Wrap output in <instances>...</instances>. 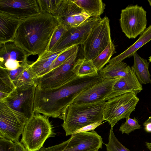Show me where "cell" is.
<instances>
[{
    "instance_id": "cell-28",
    "label": "cell",
    "mask_w": 151,
    "mask_h": 151,
    "mask_svg": "<svg viewBox=\"0 0 151 151\" xmlns=\"http://www.w3.org/2000/svg\"><path fill=\"white\" fill-rule=\"evenodd\" d=\"M40 13H47L54 15L62 0H37Z\"/></svg>"
},
{
    "instance_id": "cell-39",
    "label": "cell",
    "mask_w": 151,
    "mask_h": 151,
    "mask_svg": "<svg viewBox=\"0 0 151 151\" xmlns=\"http://www.w3.org/2000/svg\"><path fill=\"white\" fill-rule=\"evenodd\" d=\"M146 146L147 148L151 151V143L149 142H146Z\"/></svg>"
},
{
    "instance_id": "cell-26",
    "label": "cell",
    "mask_w": 151,
    "mask_h": 151,
    "mask_svg": "<svg viewBox=\"0 0 151 151\" xmlns=\"http://www.w3.org/2000/svg\"><path fill=\"white\" fill-rule=\"evenodd\" d=\"M115 52V46L111 41L100 54L92 60L98 71L101 70L109 62L111 57Z\"/></svg>"
},
{
    "instance_id": "cell-34",
    "label": "cell",
    "mask_w": 151,
    "mask_h": 151,
    "mask_svg": "<svg viewBox=\"0 0 151 151\" xmlns=\"http://www.w3.org/2000/svg\"><path fill=\"white\" fill-rule=\"evenodd\" d=\"M29 65L25 67H21L12 70H7V72L11 80L13 82L18 79L23 70Z\"/></svg>"
},
{
    "instance_id": "cell-8",
    "label": "cell",
    "mask_w": 151,
    "mask_h": 151,
    "mask_svg": "<svg viewBox=\"0 0 151 151\" xmlns=\"http://www.w3.org/2000/svg\"><path fill=\"white\" fill-rule=\"evenodd\" d=\"M29 119L4 102H0V137L19 142L25 125Z\"/></svg>"
},
{
    "instance_id": "cell-4",
    "label": "cell",
    "mask_w": 151,
    "mask_h": 151,
    "mask_svg": "<svg viewBox=\"0 0 151 151\" xmlns=\"http://www.w3.org/2000/svg\"><path fill=\"white\" fill-rule=\"evenodd\" d=\"M20 142L28 151H40L46 140L56 135L48 117L35 114L26 122Z\"/></svg>"
},
{
    "instance_id": "cell-14",
    "label": "cell",
    "mask_w": 151,
    "mask_h": 151,
    "mask_svg": "<svg viewBox=\"0 0 151 151\" xmlns=\"http://www.w3.org/2000/svg\"><path fill=\"white\" fill-rule=\"evenodd\" d=\"M0 11L22 20L40 13L37 0H0Z\"/></svg>"
},
{
    "instance_id": "cell-10",
    "label": "cell",
    "mask_w": 151,
    "mask_h": 151,
    "mask_svg": "<svg viewBox=\"0 0 151 151\" xmlns=\"http://www.w3.org/2000/svg\"><path fill=\"white\" fill-rule=\"evenodd\" d=\"M146 11L138 5L122 9L119 20L122 32L129 39H135L146 29Z\"/></svg>"
},
{
    "instance_id": "cell-3",
    "label": "cell",
    "mask_w": 151,
    "mask_h": 151,
    "mask_svg": "<svg viewBox=\"0 0 151 151\" xmlns=\"http://www.w3.org/2000/svg\"><path fill=\"white\" fill-rule=\"evenodd\" d=\"M105 101L81 104H71L65 109L61 119L62 126L68 136L87 125L104 121V111Z\"/></svg>"
},
{
    "instance_id": "cell-13",
    "label": "cell",
    "mask_w": 151,
    "mask_h": 151,
    "mask_svg": "<svg viewBox=\"0 0 151 151\" xmlns=\"http://www.w3.org/2000/svg\"><path fill=\"white\" fill-rule=\"evenodd\" d=\"M29 56L14 41L0 44V67L12 70L27 66Z\"/></svg>"
},
{
    "instance_id": "cell-1",
    "label": "cell",
    "mask_w": 151,
    "mask_h": 151,
    "mask_svg": "<svg viewBox=\"0 0 151 151\" xmlns=\"http://www.w3.org/2000/svg\"><path fill=\"white\" fill-rule=\"evenodd\" d=\"M104 79L99 74L77 76L56 88L41 89L36 87L34 111L48 117L60 119L65 109L81 93Z\"/></svg>"
},
{
    "instance_id": "cell-5",
    "label": "cell",
    "mask_w": 151,
    "mask_h": 151,
    "mask_svg": "<svg viewBox=\"0 0 151 151\" xmlns=\"http://www.w3.org/2000/svg\"><path fill=\"white\" fill-rule=\"evenodd\" d=\"M111 41L109 20L105 17L93 27L81 45L80 58L92 60Z\"/></svg>"
},
{
    "instance_id": "cell-24",
    "label": "cell",
    "mask_w": 151,
    "mask_h": 151,
    "mask_svg": "<svg viewBox=\"0 0 151 151\" xmlns=\"http://www.w3.org/2000/svg\"><path fill=\"white\" fill-rule=\"evenodd\" d=\"M16 88L7 70L0 67V102H4Z\"/></svg>"
},
{
    "instance_id": "cell-6",
    "label": "cell",
    "mask_w": 151,
    "mask_h": 151,
    "mask_svg": "<svg viewBox=\"0 0 151 151\" xmlns=\"http://www.w3.org/2000/svg\"><path fill=\"white\" fill-rule=\"evenodd\" d=\"M139 101V98L134 92L110 99L106 102L104 111V120L113 128L119 120L130 117Z\"/></svg>"
},
{
    "instance_id": "cell-41",
    "label": "cell",
    "mask_w": 151,
    "mask_h": 151,
    "mask_svg": "<svg viewBox=\"0 0 151 151\" xmlns=\"http://www.w3.org/2000/svg\"><path fill=\"white\" fill-rule=\"evenodd\" d=\"M147 1L149 2V5L151 6V0H148Z\"/></svg>"
},
{
    "instance_id": "cell-42",
    "label": "cell",
    "mask_w": 151,
    "mask_h": 151,
    "mask_svg": "<svg viewBox=\"0 0 151 151\" xmlns=\"http://www.w3.org/2000/svg\"><path fill=\"white\" fill-rule=\"evenodd\" d=\"M149 62H151V56H150L149 57Z\"/></svg>"
},
{
    "instance_id": "cell-21",
    "label": "cell",
    "mask_w": 151,
    "mask_h": 151,
    "mask_svg": "<svg viewBox=\"0 0 151 151\" xmlns=\"http://www.w3.org/2000/svg\"><path fill=\"white\" fill-rule=\"evenodd\" d=\"M131 68V67L122 61L114 65H107L99 74L104 79H117L126 76Z\"/></svg>"
},
{
    "instance_id": "cell-7",
    "label": "cell",
    "mask_w": 151,
    "mask_h": 151,
    "mask_svg": "<svg viewBox=\"0 0 151 151\" xmlns=\"http://www.w3.org/2000/svg\"><path fill=\"white\" fill-rule=\"evenodd\" d=\"M68 140L40 151H99L102 148L103 139L93 131L73 134Z\"/></svg>"
},
{
    "instance_id": "cell-19",
    "label": "cell",
    "mask_w": 151,
    "mask_h": 151,
    "mask_svg": "<svg viewBox=\"0 0 151 151\" xmlns=\"http://www.w3.org/2000/svg\"><path fill=\"white\" fill-rule=\"evenodd\" d=\"M151 40V25L140 35L138 39L131 46L121 53L111 59L109 64L114 65L129 58L139 48Z\"/></svg>"
},
{
    "instance_id": "cell-35",
    "label": "cell",
    "mask_w": 151,
    "mask_h": 151,
    "mask_svg": "<svg viewBox=\"0 0 151 151\" xmlns=\"http://www.w3.org/2000/svg\"><path fill=\"white\" fill-rule=\"evenodd\" d=\"M104 122H97L91 124L77 129L73 134L80 132H88L89 131H93L98 127L101 125Z\"/></svg>"
},
{
    "instance_id": "cell-32",
    "label": "cell",
    "mask_w": 151,
    "mask_h": 151,
    "mask_svg": "<svg viewBox=\"0 0 151 151\" xmlns=\"http://www.w3.org/2000/svg\"><path fill=\"white\" fill-rule=\"evenodd\" d=\"M126 119V122L121 124L119 128V131L122 133L129 134L132 132L141 128L135 117L132 119L129 117Z\"/></svg>"
},
{
    "instance_id": "cell-23",
    "label": "cell",
    "mask_w": 151,
    "mask_h": 151,
    "mask_svg": "<svg viewBox=\"0 0 151 151\" xmlns=\"http://www.w3.org/2000/svg\"><path fill=\"white\" fill-rule=\"evenodd\" d=\"M71 1L91 17H100L105 9V4L101 0Z\"/></svg>"
},
{
    "instance_id": "cell-9",
    "label": "cell",
    "mask_w": 151,
    "mask_h": 151,
    "mask_svg": "<svg viewBox=\"0 0 151 151\" xmlns=\"http://www.w3.org/2000/svg\"><path fill=\"white\" fill-rule=\"evenodd\" d=\"M77 52L61 65L47 73L34 79L38 88L43 90L58 87L69 81L77 76L73 70L77 57Z\"/></svg>"
},
{
    "instance_id": "cell-38",
    "label": "cell",
    "mask_w": 151,
    "mask_h": 151,
    "mask_svg": "<svg viewBox=\"0 0 151 151\" xmlns=\"http://www.w3.org/2000/svg\"><path fill=\"white\" fill-rule=\"evenodd\" d=\"M144 129L147 132H151V123H147L144 125Z\"/></svg>"
},
{
    "instance_id": "cell-15",
    "label": "cell",
    "mask_w": 151,
    "mask_h": 151,
    "mask_svg": "<svg viewBox=\"0 0 151 151\" xmlns=\"http://www.w3.org/2000/svg\"><path fill=\"white\" fill-rule=\"evenodd\" d=\"M120 78L104 79L81 93L72 104H81L105 101L112 92L114 84Z\"/></svg>"
},
{
    "instance_id": "cell-37",
    "label": "cell",
    "mask_w": 151,
    "mask_h": 151,
    "mask_svg": "<svg viewBox=\"0 0 151 151\" xmlns=\"http://www.w3.org/2000/svg\"><path fill=\"white\" fill-rule=\"evenodd\" d=\"M15 151H28L27 149L20 142H15Z\"/></svg>"
},
{
    "instance_id": "cell-22",
    "label": "cell",
    "mask_w": 151,
    "mask_h": 151,
    "mask_svg": "<svg viewBox=\"0 0 151 151\" xmlns=\"http://www.w3.org/2000/svg\"><path fill=\"white\" fill-rule=\"evenodd\" d=\"M134 63L132 67L138 81L141 84H151V76L149 70V62L140 57L137 52L133 55Z\"/></svg>"
},
{
    "instance_id": "cell-18",
    "label": "cell",
    "mask_w": 151,
    "mask_h": 151,
    "mask_svg": "<svg viewBox=\"0 0 151 151\" xmlns=\"http://www.w3.org/2000/svg\"><path fill=\"white\" fill-rule=\"evenodd\" d=\"M22 20L0 11V44L14 41Z\"/></svg>"
},
{
    "instance_id": "cell-30",
    "label": "cell",
    "mask_w": 151,
    "mask_h": 151,
    "mask_svg": "<svg viewBox=\"0 0 151 151\" xmlns=\"http://www.w3.org/2000/svg\"><path fill=\"white\" fill-rule=\"evenodd\" d=\"M107 151H130L124 147L116 137L111 127L109 135L108 142L105 144Z\"/></svg>"
},
{
    "instance_id": "cell-12",
    "label": "cell",
    "mask_w": 151,
    "mask_h": 151,
    "mask_svg": "<svg viewBox=\"0 0 151 151\" xmlns=\"http://www.w3.org/2000/svg\"><path fill=\"white\" fill-rule=\"evenodd\" d=\"M101 19L100 17H91L79 25L68 29L51 51L57 52L81 45L93 27Z\"/></svg>"
},
{
    "instance_id": "cell-11",
    "label": "cell",
    "mask_w": 151,
    "mask_h": 151,
    "mask_svg": "<svg viewBox=\"0 0 151 151\" xmlns=\"http://www.w3.org/2000/svg\"><path fill=\"white\" fill-rule=\"evenodd\" d=\"M36 87L33 84L17 87L3 102L29 119L35 114L34 104Z\"/></svg>"
},
{
    "instance_id": "cell-31",
    "label": "cell",
    "mask_w": 151,
    "mask_h": 151,
    "mask_svg": "<svg viewBox=\"0 0 151 151\" xmlns=\"http://www.w3.org/2000/svg\"><path fill=\"white\" fill-rule=\"evenodd\" d=\"M68 29L65 26L60 24L52 37L47 50L51 51Z\"/></svg>"
},
{
    "instance_id": "cell-20",
    "label": "cell",
    "mask_w": 151,
    "mask_h": 151,
    "mask_svg": "<svg viewBox=\"0 0 151 151\" xmlns=\"http://www.w3.org/2000/svg\"><path fill=\"white\" fill-rule=\"evenodd\" d=\"M57 58L55 52L47 50L38 56L37 60L29 65L34 79L40 77L50 66Z\"/></svg>"
},
{
    "instance_id": "cell-40",
    "label": "cell",
    "mask_w": 151,
    "mask_h": 151,
    "mask_svg": "<svg viewBox=\"0 0 151 151\" xmlns=\"http://www.w3.org/2000/svg\"><path fill=\"white\" fill-rule=\"evenodd\" d=\"M149 123H151V116H150L148 119L144 123L143 125L144 126L145 124Z\"/></svg>"
},
{
    "instance_id": "cell-27",
    "label": "cell",
    "mask_w": 151,
    "mask_h": 151,
    "mask_svg": "<svg viewBox=\"0 0 151 151\" xmlns=\"http://www.w3.org/2000/svg\"><path fill=\"white\" fill-rule=\"evenodd\" d=\"M78 45H75L67 48L58 56L50 66L46 70L41 76L61 65L74 53L78 52Z\"/></svg>"
},
{
    "instance_id": "cell-16",
    "label": "cell",
    "mask_w": 151,
    "mask_h": 151,
    "mask_svg": "<svg viewBox=\"0 0 151 151\" xmlns=\"http://www.w3.org/2000/svg\"><path fill=\"white\" fill-rule=\"evenodd\" d=\"M142 90V85L131 67L130 70L126 76L120 78L116 82L112 92L105 101L128 92H134L137 94Z\"/></svg>"
},
{
    "instance_id": "cell-25",
    "label": "cell",
    "mask_w": 151,
    "mask_h": 151,
    "mask_svg": "<svg viewBox=\"0 0 151 151\" xmlns=\"http://www.w3.org/2000/svg\"><path fill=\"white\" fill-rule=\"evenodd\" d=\"M73 70L77 76H93L99 74L92 60L80 58L76 61Z\"/></svg>"
},
{
    "instance_id": "cell-33",
    "label": "cell",
    "mask_w": 151,
    "mask_h": 151,
    "mask_svg": "<svg viewBox=\"0 0 151 151\" xmlns=\"http://www.w3.org/2000/svg\"><path fill=\"white\" fill-rule=\"evenodd\" d=\"M15 146L14 142L0 137V151H15Z\"/></svg>"
},
{
    "instance_id": "cell-2",
    "label": "cell",
    "mask_w": 151,
    "mask_h": 151,
    "mask_svg": "<svg viewBox=\"0 0 151 151\" xmlns=\"http://www.w3.org/2000/svg\"><path fill=\"white\" fill-rule=\"evenodd\" d=\"M60 24L55 16L47 13L22 20L14 41L29 56L40 55L47 50L52 37Z\"/></svg>"
},
{
    "instance_id": "cell-29",
    "label": "cell",
    "mask_w": 151,
    "mask_h": 151,
    "mask_svg": "<svg viewBox=\"0 0 151 151\" xmlns=\"http://www.w3.org/2000/svg\"><path fill=\"white\" fill-rule=\"evenodd\" d=\"M13 82L16 87L35 84L34 76L29 65L23 70L18 79Z\"/></svg>"
},
{
    "instance_id": "cell-36",
    "label": "cell",
    "mask_w": 151,
    "mask_h": 151,
    "mask_svg": "<svg viewBox=\"0 0 151 151\" xmlns=\"http://www.w3.org/2000/svg\"><path fill=\"white\" fill-rule=\"evenodd\" d=\"M91 17L84 12L77 14L73 16V17L78 25L84 22Z\"/></svg>"
},
{
    "instance_id": "cell-17",
    "label": "cell",
    "mask_w": 151,
    "mask_h": 151,
    "mask_svg": "<svg viewBox=\"0 0 151 151\" xmlns=\"http://www.w3.org/2000/svg\"><path fill=\"white\" fill-rule=\"evenodd\" d=\"M83 11L71 0H62L55 14L60 24L65 26L68 29L77 26L73 16L83 12Z\"/></svg>"
}]
</instances>
